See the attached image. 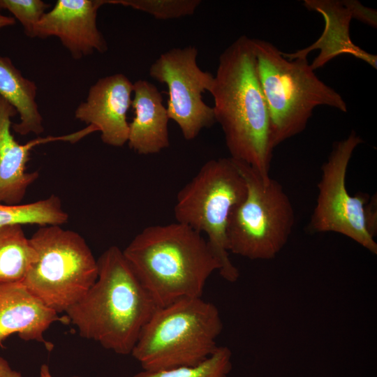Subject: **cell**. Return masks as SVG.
Returning a JSON list of instances; mask_svg holds the SVG:
<instances>
[{
	"label": "cell",
	"mask_w": 377,
	"mask_h": 377,
	"mask_svg": "<svg viewBox=\"0 0 377 377\" xmlns=\"http://www.w3.org/2000/svg\"><path fill=\"white\" fill-rule=\"evenodd\" d=\"M209 92L230 157L249 165L263 179L269 178L274 151L270 118L252 38L242 36L221 54Z\"/></svg>",
	"instance_id": "obj_1"
},
{
	"label": "cell",
	"mask_w": 377,
	"mask_h": 377,
	"mask_svg": "<svg viewBox=\"0 0 377 377\" xmlns=\"http://www.w3.org/2000/svg\"><path fill=\"white\" fill-rule=\"evenodd\" d=\"M97 263L96 281L66 311V316L80 337L117 354L129 355L158 306L119 247L108 248Z\"/></svg>",
	"instance_id": "obj_2"
},
{
	"label": "cell",
	"mask_w": 377,
	"mask_h": 377,
	"mask_svg": "<svg viewBox=\"0 0 377 377\" xmlns=\"http://www.w3.org/2000/svg\"><path fill=\"white\" fill-rule=\"evenodd\" d=\"M122 252L158 307L201 297L207 279L221 268L201 233L177 221L144 228Z\"/></svg>",
	"instance_id": "obj_3"
},
{
	"label": "cell",
	"mask_w": 377,
	"mask_h": 377,
	"mask_svg": "<svg viewBox=\"0 0 377 377\" xmlns=\"http://www.w3.org/2000/svg\"><path fill=\"white\" fill-rule=\"evenodd\" d=\"M252 43L274 149L302 132L316 107L347 112L342 96L317 77L306 57L290 56L265 40L252 38Z\"/></svg>",
	"instance_id": "obj_4"
},
{
	"label": "cell",
	"mask_w": 377,
	"mask_h": 377,
	"mask_svg": "<svg viewBox=\"0 0 377 377\" xmlns=\"http://www.w3.org/2000/svg\"><path fill=\"white\" fill-rule=\"evenodd\" d=\"M222 330L214 304L201 297L182 298L155 311L131 355L146 371L194 366L216 350Z\"/></svg>",
	"instance_id": "obj_5"
},
{
	"label": "cell",
	"mask_w": 377,
	"mask_h": 377,
	"mask_svg": "<svg viewBox=\"0 0 377 377\" xmlns=\"http://www.w3.org/2000/svg\"><path fill=\"white\" fill-rule=\"evenodd\" d=\"M35 258L22 282L57 313L80 300L98 277V263L84 237L59 225L39 226L29 238Z\"/></svg>",
	"instance_id": "obj_6"
},
{
	"label": "cell",
	"mask_w": 377,
	"mask_h": 377,
	"mask_svg": "<svg viewBox=\"0 0 377 377\" xmlns=\"http://www.w3.org/2000/svg\"><path fill=\"white\" fill-rule=\"evenodd\" d=\"M247 187L235 161L220 158L207 161L177 193V222L207 235L221 268V277L236 281L239 272L229 258L226 227L232 209L246 197Z\"/></svg>",
	"instance_id": "obj_7"
},
{
	"label": "cell",
	"mask_w": 377,
	"mask_h": 377,
	"mask_svg": "<svg viewBox=\"0 0 377 377\" xmlns=\"http://www.w3.org/2000/svg\"><path fill=\"white\" fill-rule=\"evenodd\" d=\"M234 160L246 182L247 192L228 217V251L251 260L272 259L292 232L293 205L279 182L271 177L265 179L249 165Z\"/></svg>",
	"instance_id": "obj_8"
},
{
	"label": "cell",
	"mask_w": 377,
	"mask_h": 377,
	"mask_svg": "<svg viewBox=\"0 0 377 377\" xmlns=\"http://www.w3.org/2000/svg\"><path fill=\"white\" fill-rule=\"evenodd\" d=\"M362 142L355 131L333 145L321 168L318 197L310 221L315 232L341 234L377 254V243L367 230L365 205L367 194L351 195L346 186V172L355 148Z\"/></svg>",
	"instance_id": "obj_9"
},
{
	"label": "cell",
	"mask_w": 377,
	"mask_h": 377,
	"mask_svg": "<svg viewBox=\"0 0 377 377\" xmlns=\"http://www.w3.org/2000/svg\"><path fill=\"white\" fill-rule=\"evenodd\" d=\"M197 56L195 46L172 48L162 53L149 70L150 77L167 85L169 119L179 126L187 140L216 122L213 108L202 96L210 90L214 75L198 66Z\"/></svg>",
	"instance_id": "obj_10"
},
{
	"label": "cell",
	"mask_w": 377,
	"mask_h": 377,
	"mask_svg": "<svg viewBox=\"0 0 377 377\" xmlns=\"http://www.w3.org/2000/svg\"><path fill=\"white\" fill-rule=\"evenodd\" d=\"M103 0H57L34 29V38L57 37L75 59L108 50L96 24Z\"/></svg>",
	"instance_id": "obj_11"
},
{
	"label": "cell",
	"mask_w": 377,
	"mask_h": 377,
	"mask_svg": "<svg viewBox=\"0 0 377 377\" xmlns=\"http://www.w3.org/2000/svg\"><path fill=\"white\" fill-rule=\"evenodd\" d=\"M133 83L124 74L99 79L88 92L85 101L75 111V117L101 133L102 142L122 147L128 141L127 112L131 105Z\"/></svg>",
	"instance_id": "obj_12"
},
{
	"label": "cell",
	"mask_w": 377,
	"mask_h": 377,
	"mask_svg": "<svg viewBox=\"0 0 377 377\" xmlns=\"http://www.w3.org/2000/svg\"><path fill=\"white\" fill-rule=\"evenodd\" d=\"M17 114L14 106L0 96V203L10 205L20 204L29 187L38 178L37 171L27 170L34 147L56 140L75 142L85 135L80 131L64 136L38 138L20 144L11 132V118Z\"/></svg>",
	"instance_id": "obj_13"
},
{
	"label": "cell",
	"mask_w": 377,
	"mask_h": 377,
	"mask_svg": "<svg viewBox=\"0 0 377 377\" xmlns=\"http://www.w3.org/2000/svg\"><path fill=\"white\" fill-rule=\"evenodd\" d=\"M68 323L66 317L47 306L22 281L0 283V346L6 339L17 334L24 341L43 343L50 351L53 345L44 333L54 322Z\"/></svg>",
	"instance_id": "obj_14"
},
{
	"label": "cell",
	"mask_w": 377,
	"mask_h": 377,
	"mask_svg": "<svg viewBox=\"0 0 377 377\" xmlns=\"http://www.w3.org/2000/svg\"><path fill=\"white\" fill-rule=\"evenodd\" d=\"M131 105L135 117L129 124L127 143L138 154L160 152L170 145L169 117L157 87L145 80L133 83Z\"/></svg>",
	"instance_id": "obj_15"
},
{
	"label": "cell",
	"mask_w": 377,
	"mask_h": 377,
	"mask_svg": "<svg viewBox=\"0 0 377 377\" xmlns=\"http://www.w3.org/2000/svg\"><path fill=\"white\" fill-rule=\"evenodd\" d=\"M36 95V83L24 77L9 57H0V96L14 106L19 114L20 121L12 128L21 135H40L44 131Z\"/></svg>",
	"instance_id": "obj_16"
},
{
	"label": "cell",
	"mask_w": 377,
	"mask_h": 377,
	"mask_svg": "<svg viewBox=\"0 0 377 377\" xmlns=\"http://www.w3.org/2000/svg\"><path fill=\"white\" fill-rule=\"evenodd\" d=\"M34 258L22 226L0 227V283L22 281Z\"/></svg>",
	"instance_id": "obj_17"
},
{
	"label": "cell",
	"mask_w": 377,
	"mask_h": 377,
	"mask_svg": "<svg viewBox=\"0 0 377 377\" xmlns=\"http://www.w3.org/2000/svg\"><path fill=\"white\" fill-rule=\"evenodd\" d=\"M59 196L52 194L44 199L19 205L0 203V227L15 225L62 226L68 221Z\"/></svg>",
	"instance_id": "obj_18"
},
{
	"label": "cell",
	"mask_w": 377,
	"mask_h": 377,
	"mask_svg": "<svg viewBox=\"0 0 377 377\" xmlns=\"http://www.w3.org/2000/svg\"><path fill=\"white\" fill-rule=\"evenodd\" d=\"M232 353L227 346H219L206 360L194 366L173 369L142 370L133 377H227L232 369Z\"/></svg>",
	"instance_id": "obj_19"
},
{
	"label": "cell",
	"mask_w": 377,
	"mask_h": 377,
	"mask_svg": "<svg viewBox=\"0 0 377 377\" xmlns=\"http://www.w3.org/2000/svg\"><path fill=\"white\" fill-rule=\"evenodd\" d=\"M103 2L129 6L164 20L191 15L201 3L200 0H103Z\"/></svg>",
	"instance_id": "obj_20"
},
{
	"label": "cell",
	"mask_w": 377,
	"mask_h": 377,
	"mask_svg": "<svg viewBox=\"0 0 377 377\" xmlns=\"http://www.w3.org/2000/svg\"><path fill=\"white\" fill-rule=\"evenodd\" d=\"M50 4L41 0H0L1 10H7L18 20L25 34L34 38V29Z\"/></svg>",
	"instance_id": "obj_21"
},
{
	"label": "cell",
	"mask_w": 377,
	"mask_h": 377,
	"mask_svg": "<svg viewBox=\"0 0 377 377\" xmlns=\"http://www.w3.org/2000/svg\"><path fill=\"white\" fill-rule=\"evenodd\" d=\"M377 203L375 195L370 198L365 205V223L367 230L374 238L377 232Z\"/></svg>",
	"instance_id": "obj_22"
},
{
	"label": "cell",
	"mask_w": 377,
	"mask_h": 377,
	"mask_svg": "<svg viewBox=\"0 0 377 377\" xmlns=\"http://www.w3.org/2000/svg\"><path fill=\"white\" fill-rule=\"evenodd\" d=\"M0 377H22L20 372L14 370L9 363L0 356Z\"/></svg>",
	"instance_id": "obj_23"
},
{
	"label": "cell",
	"mask_w": 377,
	"mask_h": 377,
	"mask_svg": "<svg viewBox=\"0 0 377 377\" xmlns=\"http://www.w3.org/2000/svg\"><path fill=\"white\" fill-rule=\"evenodd\" d=\"M15 24V19L13 17L0 14V29L12 26Z\"/></svg>",
	"instance_id": "obj_24"
},
{
	"label": "cell",
	"mask_w": 377,
	"mask_h": 377,
	"mask_svg": "<svg viewBox=\"0 0 377 377\" xmlns=\"http://www.w3.org/2000/svg\"><path fill=\"white\" fill-rule=\"evenodd\" d=\"M40 377H53L50 373L49 366L46 364H42L40 369ZM72 377H82L80 376H73Z\"/></svg>",
	"instance_id": "obj_25"
}]
</instances>
